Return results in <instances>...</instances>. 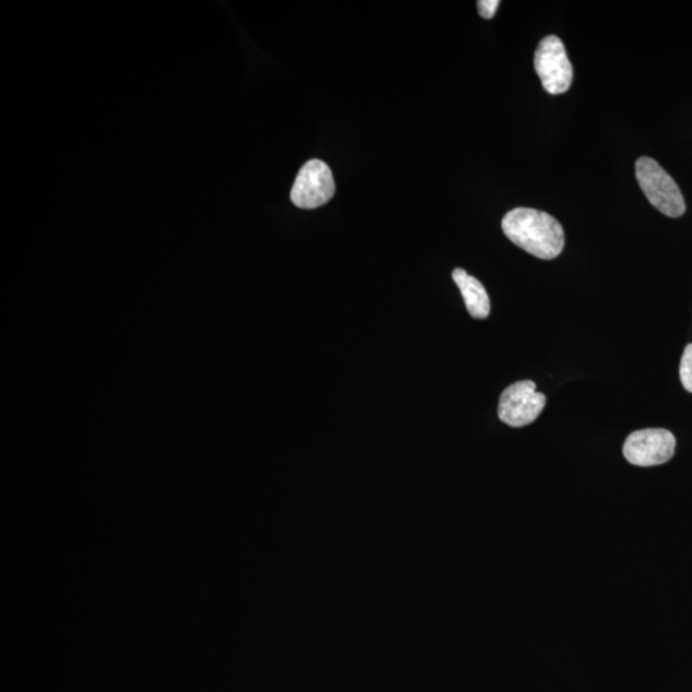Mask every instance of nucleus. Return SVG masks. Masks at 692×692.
Returning a JSON list of instances; mask_svg holds the SVG:
<instances>
[{
  "mask_svg": "<svg viewBox=\"0 0 692 692\" xmlns=\"http://www.w3.org/2000/svg\"><path fill=\"white\" fill-rule=\"evenodd\" d=\"M502 227L513 244L540 260H554L563 252V227L547 212L515 208L506 213Z\"/></svg>",
  "mask_w": 692,
  "mask_h": 692,
  "instance_id": "1",
  "label": "nucleus"
},
{
  "mask_svg": "<svg viewBox=\"0 0 692 692\" xmlns=\"http://www.w3.org/2000/svg\"><path fill=\"white\" fill-rule=\"evenodd\" d=\"M636 176L640 188L663 215L673 218L683 215L687 204L681 190L657 160L649 157L639 158Z\"/></svg>",
  "mask_w": 692,
  "mask_h": 692,
  "instance_id": "2",
  "label": "nucleus"
},
{
  "mask_svg": "<svg viewBox=\"0 0 692 692\" xmlns=\"http://www.w3.org/2000/svg\"><path fill=\"white\" fill-rule=\"evenodd\" d=\"M535 70L548 93L558 95L570 90L573 69L564 44L558 36L549 35L539 43L535 51Z\"/></svg>",
  "mask_w": 692,
  "mask_h": 692,
  "instance_id": "3",
  "label": "nucleus"
},
{
  "mask_svg": "<svg viewBox=\"0 0 692 692\" xmlns=\"http://www.w3.org/2000/svg\"><path fill=\"white\" fill-rule=\"evenodd\" d=\"M335 180L330 167L320 159H312L300 168L291 189V202L299 208L322 207L335 195Z\"/></svg>",
  "mask_w": 692,
  "mask_h": 692,
  "instance_id": "4",
  "label": "nucleus"
},
{
  "mask_svg": "<svg viewBox=\"0 0 692 692\" xmlns=\"http://www.w3.org/2000/svg\"><path fill=\"white\" fill-rule=\"evenodd\" d=\"M547 404V396L536 392L534 381H518L500 396V421L511 427H524L536 421Z\"/></svg>",
  "mask_w": 692,
  "mask_h": 692,
  "instance_id": "5",
  "label": "nucleus"
},
{
  "mask_svg": "<svg viewBox=\"0 0 692 692\" xmlns=\"http://www.w3.org/2000/svg\"><path fill=\"white\" fill-rule=\"evenodd\" d=\"M676 451V438L665 429H645L632 432L624 441L623 455L631 465L653 467L671 461Z\"/></svg>",
  "mask_w": 692,
  "mask_h": 692,
  "instance_id": "6",
  "label": "nucleus"
},
{
  "mask_svg": "<svg viewBox=\"0 0 692 692\" xmlns=\"http://www.w3.org/2000/svg\"><path fill=\"white\" fill-rule=\"evenodd\" d=\"M453 279L460 287L463 299H465L468 313L477 320L488 319L491 305L489 294L484 285L462 269L453 271Z\"/></svg>",
  "mask_w": 692,
  "mask_h": 692,
  "instance_id": "7",
  "label": "nucleus"
},
{
  "mask_svg": "<svg viewBox=\"0 0 692 692\" xmlns=\"http://www.w3.org/2000/svg\"><path fill=\"white\" fill-rule=\"evenodd\" d=\"M680 379L683 387L692 393V344L684 348L680 365Z\"/></svg>",
  "mask_w": 692,
  "mask_h": 692,
  "instance_id": "8",
  "label": "nucleus"
},
{
  "mask_svg": "<svg viewBox=\"0 0 692 692\" xmlns=\"http://www.w3.org/2000/svg\"><path fill=\"white\" fill-rule=\"evenodd\" d=\"M499 5V0H480L477 3V9L482 19L490 20L496 16Z\"/></svg>",
  "mask_w": 692,
  "mask_h": 692,
  "instance_id": "9",
  "label": "nucleus"
}]
</instances>
